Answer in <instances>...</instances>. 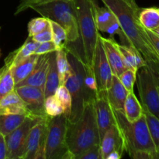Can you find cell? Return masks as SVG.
<instances>
[{
  "label": "cell",
  "instance_id": "1",
  "mask_svg": "<svg viewBox=\"0 0 159 159\" xmlns=\"http://www.w3.org/2000/svg\"><path fill=\"white\" fill-rule=\"evenodd\" d=\"M104 6L110 9L116 16L121 30L129 42L143 56L146 63L152 68L158 69L159 54L150 43L145 29L139 21L141 8L135 0H101Z\"/></svg>",
  "mask_w": 159,
  "mask_h": 159
},
{
  "label": "cell",
  "instance_id": "2",
  "mask_svg": "<svg viewBox=\"0 0 159 159\" xmlns=\"http://www.w3.org/2000/svg\"><path fill=\"white\" fill-rule=\"evenodd\" d=\"M113 112L124 152L134 159H158L159 151L151 138L144 115L134 122H129L123 110Z\"/></svg>",
  "mask_w": 159,
  "mask_h": 159
},
{
  "label": "cell",
  "instance_id": "3",
  "mask_svg": "<svg viewBox=\"0 0 159 159\" xmlns=\"http://www.w3.org/2000/svg\"><path fill=\"white\" fill-rule=\"evenodd\" d=\"M66 143L71 159H77L87 149L99 144L100 138L95 116L93 99L85 102L77 120L67 121Z\"/></svg>",
  "mask_w": 159,
  "mask_h": 159
},
{
  "label": "cell",
  "instance_id": "4",
  "mask_svg": "<svg viewBox=\"0 0 159 159\" xmlns=\"http://www.w3.org/2000/svg\"><path fill=\"white\" fill-rule=\"evenodd\" d=\"M68 49V58L71 67V72L64 85L66 86L71 96V113L68 118L69 122H75L79 119L82 113L85 102L94 98L84 83L85 78V63L76 51L71 48Z\"/></svg>",
  "mask_w": 159,
  "mask_h": 159
},
{
  "label": "cell",
  "instance_id": "5",
  "mask_svg": "<svg viewBox=\"0 0 159 159\" xmlns=\"http://www.w3.org/2000/svg\"><path fill=\"white\" fill-rule=\"evenodd\" d=\"M93 0H74L79 24V37L82 38L84 63L93 70L99 30L96 27L93 11Z\"/></svg>",
  "mask_w": 159,
  "mask_h": 159
},
{
  "label": "cell",
  "instance_id": "6",
  "mask_svg": "<svg viewBox=\"0 0 159 159\" xmlns=\"http://www.w3.org/2000/svg\"><path fill=\"white\" fill-rule=\"evenodd\" d=\"M31 9L61 25L66 31L68 43L77 41L80 37L74 0H54L33 6Z\"/></svg>",
  "mask_w": 159,
  "mask_h": 159
},
{
  "label": "cell",
  "instance_id": "7",
  "mask_svg": "<svg viewBox=\"0 0 159 159\" xmlns=\"http://www.w3.org/2000/svg\"><path fill=\"white\" fill-rule=\"evenodd\" d=\"M67 121L64 113L48 117L43 159H71L66 143Z\"/></svg>",
  "mask_w": 159,
  "mask_h": 159
},
{
  "label": "cell",
  "instance_id": "8",
  "mask_svg": "<svg viewBox=\"0 0 159 159\" xmlns=\"http://www.w3.org/2000/svg\"><path fill=\"white\" fill-rule=\"evenodd\" d=\"M159 69L146 64L137 71L138 89L142 107L159 116Z\"/></svg>",
  "mask_w": 159,
  "mask_h": 159
},
{
  "label": "cell",
  "instance_id": "9",
  "mask_svg": "<svg viewBox=\"0 0 159 159\" xmlns=\"http://www.w3.org/2000/svg\"><path fill=\"white\" fill-rule=\"evenodd\" d=\"M40 118L43 117L27 116L16 129L5 136L6 143V159H23L30 130Z\"/></svg>",
  "mask_w": 159,
  "mask_h": 159
},
{
  "label": "cell",
  "instance_id": "10",
  "mask_svg": "<svg viewBox=\"0 0 159 159\" xmlns=\"http://www.w3.org/2000/svg\"><path fill=\"white\" fill-rule=\"evenodd\" d=\"M48 120V116L40 118L31 127L23 159H43Z\"/></svg>",
  "mask_w": 159,
  "mask_h": 159
},
{
  "label": "cell",
  "instance_id": "11",
  "mask_svg": "<svg viewBox=\"0 0 159 159\" xmlns=\"http://www.w3.org/2000/svg\"><path fill=\"white\" fill-rule=\"evenodd\" d=\"M93 107L101 141L106 131L116 124L114 112L107 99V92L98 91L96 93L93 98Z\"/></svg>",
  "mask_w": 159,
  "mask_h": 159
},
{
  "label": "cell",
  "instance_id": "12",
  "mask_svg": "<svg viewBox=\"0 0 159 159\" xmlns=\"http://www.w3.org/2000/svg\"><path fill=\"white\" fill-rule=\"evenodd\" d=\"M15 91L26 103L30 116L47 117L44 112V93L40 88L31 85H22L15 88Z\"/></svg>",
  "mask_w": 159,
  "mask_h": 159
},
{
  "label": "cell",
  "instance_id": "13",
  "mask_svg": "<svg viewBox=\"0 0 159 159\" xmlns=\"http://www.w3.org/2000/svg\"><path fill=\"white\" fill-rule=\"evenodd\" d=\"M93 71L96 78L98 91H107L111 83L113 72L106 57L102 43L99 39V34L96 44Z\"/></svg>",
  "mask_w": 159,
  "mask_h": 159
},
{
  "label": "cell",
  "instance_id": "14",
  "mask_svg": "<svg viewBox=\"0 0 159 159\" xmlns=\"http://www.w3.org/2000/svg\"><path fill=\"white\" fill-rule=\"evenodd\" d=\"M99 39L102 43L106 57L109 62L112 72L113 75L119 77L125 70L127 69L124 64L123 57L117 48V43L113 37L105 38L99 34Z\"/></svg>",
  "mask_w": 159,
  "mask_h": 159
},
{
  "label": "cell",
  "instance_id": "15",
  "mask_svg": "<svg viewBox=\"0 0 159 159\" xmlns=\"http://www.w3.org/2000/svg\"><path fill=\"white\" fill-rule=\"evenodd\" d=\"M51 53L39 55L38 60L30 75L24 80L20 82L16 87L22 86V85H31V86L38 87L43 90L47 74L49 69Z\"/></svg>",
  "mask_w": 159,
  "mask_h": 159
},
{
  "label": "cell",
  "instance_id": "16",
  "mask_svg": "<svg viewBox=\"0 0 159 159\" xmlns=\"http://www.w3.org/2000/svg\"><path fill=\"white\" fill-rule=\"evenodd\" d=\"M99 145L102 159L107 158V155L113 151H119L124 153V143L116 124H113L106 131L101 139Z\"/></svg>",
  "mask_w": 159,
  "mask_h": 159
},
{
  "label": "cell",
  "instance_id": "17",
  "mask_svg": "<svg viewBox=\"0 0 159 159\" xmlns=\"http://www.w3.org/2000/svg\"><path fill=\"white\" fill-rule=\"evenodd\" d=\"M2 114H26L30 116L26 103L15 89L0 100V115Z\"/></svg>",
  "mask_w": 159,
  "mask_h": 159
},
{
  "label": "cell",
  "instance_id": "18",
  "mask_svg": "<svg viewBox=\"0 0 159 159\" xmlns=\"http://www.w3.org/2000/svg\"><path fill=\"white\" fill-rule=\"evenodd\" d=\"M107 96L113 110H124V102L128 92L120 81L118 76L113 74L111 83L107 90Z\"/></svg>",
  "mask_w": 159,
  "mask_h": 159
},
{
  "label": "cell",
  "instance_id": "19",
  "mask_svg": "<svg viewBox=\"0 0 159 159\" xmlns=\"http://www.w3.org/2000/svg\"><path fill=\"white\" fill-rule=\"evenodd\" d=\"M38 45L39 43H37L33 40L31 37H28L24 43L20 48L11 52L6 57L4 65L9 69L16 66L23 60L34 54Z\"/></svg>",
  "mask_w": 159,
  "mask_h": 159
},
{
  "label": "cell",
  "instance_id": "20",
  "mask_svg": "<svg viewBox=\"0 0 159 159\" xmlns=\"http://www.w3.org/2000/svg\"><path fill=\"white\" fill-rule=\"evenodd\" d=\"M117 48L127 68L138 71L147 64L143 56L134 47L117 43Z\"/></svg>",
  "mask_w": 159,
  "mask_h": 159
},
{
  "label": "cell",
  "instance_id": "21",
  "mask_svg": "<svg viewBox=\"0 0 159 159\" xmlns=\"http://www.w3.org/2000/svg\"><path fill=\"white\" fill-rule=\"evenodd\" d=\"M38 54H34L18 64L16 66L11 68V72L15 82V87L30 75L38 60Z\"/></svg>",
  "mask_w": 159,
  "mask_h": 159
},
{
  "label": "cell",
  "instance_id": "22",
  "mask_svg": "<svg viewBox=\"0 0 159 159\" xmlns=\"http://www.w3.org/2000/svg\"><path fill=\"white\" fill-rule=\"evenodd\" d=\"M124 114L129 122L138 120L143 115V107L134 92L128 93L124 105Z\"/></svg>",
  "mask_w": 159,
  "mask_h": 159
},
{
  "label": "cell",
  "instance_id": "23",
  "mask_svg": "<svg viewBox=\"0 0 159 159\" xmlns=\"http://www.w3.org/2000/svg\"><path fill=\"white\" fill-rule=\"evenodd\" d=\"M138 18L144 29L159 34V9L158 7L141 8Z\"/></svg>",
  "mask_w": 159,
  "mask_h": 159
},
{
  "label": "cell",
  "instance_id": "24",
  "mask_svg": "<svg viewBox=\"0 0 159 159\" xmlns=\"http://www.w3.org/2000/svg\"><path fill=\"white\" fill-rule=\"evenodd\" d=\"M59 85H60V82H59L58 73H57V65H56L55 51H54L51 53V58H50L49 69L47 74L44 89H43L44 97L46 98L51 95H54Z\"/></svg>",
  "mask_w": 159,
  "mask_h": 159
},
{
  "label": "cell",
  "instance_id": "25",
  "mask_svg": "<svg viewBox=\"0 0 159 159\" xmlns=\"http://www.w3.org/2000/svg\"><path fill=\"white\" fill-rule=\"evenodd\" d=\"M93 11H94V17L96 21V27L99 31L104 32L106 28L114 20H116L113 12L107 6L101 7L95 0L93 1Z\"/></svg>",
  "mask_w": 159,
  "mask_h": 159
},
{
  "label": "cell",
  "instance_id": "26",
  "mask_svg": "<svg viewBox=\"0 0 159 159\" xmlns=\"http://www.w3.org/2000/svg\"><path fill=\"white\" fill-rule=\"evenodd\" d=\"M56 65L60 85H64L71 72V67L68 58V49L61 48L55 51Z\"/></svg>",
  "mask_w": 159,
  "mask_h": 159
},
{
  "label": "cell",
  "instance_id": "27",
  "mask_svg": "<svg viewBox=\"0 0 159 159\" xmlns=\"http://www.w3.org/2000/svg\"><path fill=\"white\" fill-rule=\"evenodd\" d=\"M27 116L26 114L0 115V134L4 136L9 134L24 121Z\"/></svg>",
  "mask_w": 159,
  "mask_h": 159
},
{
  "label": "cell",
  "instance_id": "28",
  "mask_svg": "<svg viewBox=\"0 0 159 159\" xmlns=\"http://www.w3.org/2000/svg\"><path fill=\"white\" fill-rule=\"evenodd\" d=\"M143 107V115L145 119L150 136L156 148L159 151V119L158 116L151 113L145 107Z\"/></svg>",
  "mask_w": 159,
  "mask_h": 159
},
{
  "label": "cell",
  "instance_id": "29",
  "mask_svg": "<svg viewBox=\"0 0 159 159\" xmlns=\"http://www.w3.org/2000/svg\"><path fill=\"white\" fill-rule=\"evenodd\" d=\"M0 100L15 89V82L9 68L3 66L0 69Z\"/></svg>",
  "mask_w": 159,
  "mask_h": 159
},
{
  "label": "cell",
  "instance_id": "30",
  "mask_svg": "<svg viewBox=\"0 0 159 159\" xmlns=\"http://www.w3.org/2000/svg\"><path fill=\"white\" fill-rule=\"evenodd\" d=\"M50 27L52 34V41L57 49L66 48L68 45L66 31L63 27L56 22L50 20Z\"/></svg>",
  "mask_w": 159,
  "mask_h": 159
},
{
  "label": "cell",
  "instance_id": "31",
  "mask_svg": "<svg viewBox=\"0 0 159 159\" xmlns=\"http://www.w3.org/2000/svg\"><path fill=\"white\" fill-rule=\"evenodd\" d=\"M44 112L48 117H54L63 114L65 110L63 107L54 95L48 96L44 99Z\"/></svg>",
  "mask_w": 159,
  "mask_h": 159
},
{
  "label": "cell",
  "instance_id": "32",
  "mask_svg": "<svg viewBox=\"0 0 159 159\" xmlns=\"http://www.w3.org/2000/svg\"><path fill=\"white\" fill-rule=\"evenodd\" d=\"M54 95L58 99V101L63 107L64 110H65L64 114L66 116L67 119H68L70 113H71V102H72L69 91H68V89L66 88L65 85H60L57 88Z\"/></svg>",
  "mask_w": 159,
  "mask_h": 159
},
{
  "label": "cell",
  "instance_id": "33",
  "mask_svg": "<svg viewBox=\"0 0 159 159\" xmlns=\"http://www.w3.org/2000/svg\"><path fill=\"white\" fill-rule=\"evenodd\" d=\"M50 27V20L46 17H38L31 20L28 23V37H32L33 36L42 32L44 30Z\"/></svg>",
  "mask_w": 159,
  "mask_h": 159
},
{
  "label": "cell",
  "instance_id": "34",
  "mask_svg": "<svg viewBox=\"0 0 159 159\" xmlns=\"http://www.w3.org/2000/svg\"><path fill=\"white\" fill-rule=\"evenodd\" d=\"M137 71L136 70L127 68L118 77L128 93L134 92V85L137 80Z\"/></svg>",
  "mask_w": 159,
  "mask_h": 159
},
{
  "label": "cell",
  "instance_id": "35",
  "mask_svg": "<svg viewBox=\"0 0 159 159\" xmlns=\"http://www.w3.org/2000/svg\"><path fill=\"white\" fill-rule=\"evenodd\" d=\"M54 1V0H20L19 5L17 6L15 11V15L24 12L26 9H31L33 6H37V5L43 4V3L48 2Z\"/></svg>",
  "mask_w": 159,
  "mask_h": 159
},
{
  "label": "cell",
  "instance_id": "36",
  "mask_svg": "<svg viewBox=\"0 0 159 159\" xmlns=\"http://www.w3.org/2000/svg\"><path fill=\"white\" fill-rule=\"evenodd\" d=\"M77 159H102L101 155L100 145L96 144L87 149L85 152L78 157Z\"/></svg>",
  "mask_w": 159,
  "mask_h": 159
},
{
  "label": "cell",
  "instance_id": "37",
  "mask_svg": "<svg viewBox=\"0 0 159 159\" xmlns=\"http://www.w3.org/2000/svg\"><path fill=\"white\" fill-rule=\"evenodd\" d=\"M56 51H57V48H56L55 44H54V43L52 40H51V41H47L39 43L34 54L41 55V54L54 52Z\"/></svg>",
  "mask_w": 159,
  "mask_h": 159
},
{
  "label": "cell",
  "instance_id": "38",
  "mask_svg": "<svg viewBox=\"0 0 159 159\" xmlns=\"http://www.w3.org/2000/svg\"><path fill=\"white\" fill-rule=\"evenodd\" d=\"M31 38H32L33 40L39 43L47 41H51V40H52V34H51V27H48V29L44 30L42 32L33 36Z\"/></svg>",
  "mask_w": 159,
  "mask_h": 159
},
{
  "label": "cell",
  "instance_id": "39",
  "mask_svg": "<svg viewBox=\"0 0 159 159\" xmlns=\"http://www.w3.org/2000/svg\"><path fill=\"white\" fill-rule=\"evenodd\" d=\"M145 30L150 43L153 47L154 50L159 54V34L147 29H145Z\"/></svg>",
  "mask_w": 159,
  "mask_h": 159
},
{
  "label": "cell",
  "instance_id": "40",
  "mask_svg": "<svg viewBox=\"0 0 159 159\" xmlns=\"http://www.w3.org/2000/svg\"><path fill=\"white\" fill-rule=\"evenodd\" d=\"M0 159H6V138L2 134H0Z\"/></svg>",
  "mask_w": 159,
  "mask_h": 159
},
{
  "label": "cell",
  "instance_id": "41",
  "mask_svg": "<svg viewBox=\"0 0 159 159\" xmlns=\"http://www.w3.org/2000/svg\"><path fill=\"white\" fill-rule=\"evenodd\" d=\"M123 154L124 153L119 152V151H113L107 155L106 159H120L122 158Z\"/></svg>",
  "mask_w": 159,
  "mask_h": 159
},
{
  "label": "cell",
  "instance_id": "42",
  "mask_svg": "<svg viewBox=\"0 0 159 159\" xmlns=\"http://www.w3.org/2000/svg\"><path fill=\"white\" fill-rule=\"evenodd\" d=\"M0 56H1V51H0Z\"/></svg>",
  "mask_w": 159,
  "mask_h": 159
},
{
  "label": "cell",
  "instance_id": "43",
  "mask_svg": "<svg viewBox=\"0 0 159 159\" xmlns=\"http://www.w3.org/2000/svg\"><path fill=\"white\" fill-rule=\"evenodd\" d=\"M0 72H1V71H0Z\"/></svg>",
  "mask_w": 159,
  "mask_h": 159
}]
</instances>
